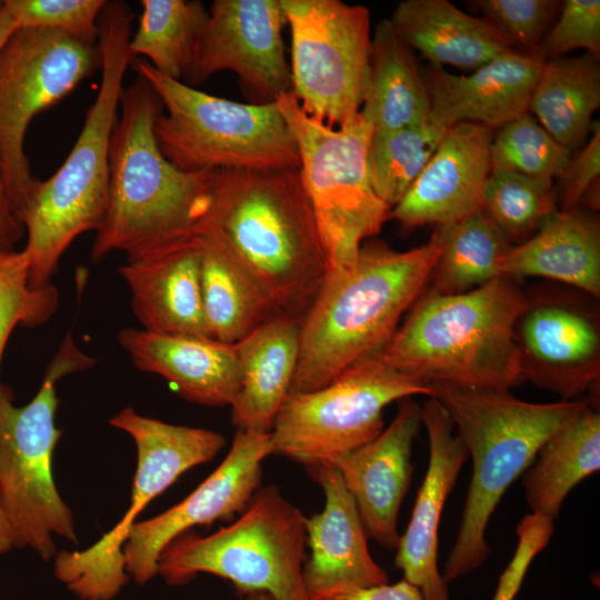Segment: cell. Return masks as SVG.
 Here are the masks:
<instances>
[{
    "mask_svg": "<svg viewBox=\"0 0 600 600\" xmlns=\"http://www.w3.org/2000/svg\"><path fill=\"white\" fill-rule=\"evenodd\" d=\"M137 73V72H136ZM109 153L108 207L91 259L143 254L199 234L220 170L184 171L161 152L154 126L162 101L140 73L123 87Z\"/></svg>",
    "mask_w": 600,
    "mask_h": 600,
    "instance_id": "obj_1",
    "label": "cell"
},
{
    "mask_svg": "<svg viewBox=\"0 0 600 600\" xmlns=\"http://www.w3.org/2000/svg\"><path fill=\"white\" fill-rule=\"evenodd\" d=\"M439 253L436 229L427 243L406 251L371 238L350 267L330 269L301 319L289 392L322 388L378 353L426 290Z\"/></svg>",
    "mask_w": 600,
    "mask_h": 600,
    "instance_id": "obj_2",
    "label": "cell"
},
{
    "mask_svg": "<svg viewBox=\"0 0 600 600\" xmlns=\"http://www.w3.org/2000/svg\"><path fill=\"white\" fill-rule=\"evenodd\" d=\"M204 229L223 239L280 316L303 318L329 260L299 168L220 170Z\"/></svg>",
    "mask_w": 600,
    "mask_h": 600,
    "instance_id": "obj_3",
    "label": "cell"
},
{
    "mask_svg": "<svg viewBox=\"0 0 600 600\" xmlns=\"http://www.w3.org/2000/svg\"><path fill=\"white\" fill-rule=\"evenodd\" d=\"M133 13L123 1H107L99 17L101 81L83 127L60 168L39 181L21 216L29 283L50 282L72 241L102 223L109 191V153L126 71Z\"/></svg>",
    "mask_w": 600,
    "mask_h": 600,
    "instance_id": "obj_4",
    "label": "cell"
},
{
    "mask_svg": "<svg viewBox=\"0 0 600 600\" xmlns=\"http://www.w3.org/2000/svg\"><path fill=\"white\" fill-rule=\"evenodd\" d=\"M524 304V291L503 277L462 293L423 291L372 358L429 387L509 390L522 382L514 324Z\"/></svg>",
    "mask_w": 600,
    "mask_h": 600,
    "instance_id": "obj_5",
    "label": "cell"
},
{
    "mask_svg": "<svg viewBox=\"0 0 600 600\" xmlns=\"http://www.w3.org/2000/svg\"><path fill=\"white\" fill-rule=\"evenodd\" d=\"M431 397L446 409L472 460V476L456 542L442 578L453 581L479 568L490 547L484 533L510 484L543 443L590 399L528 402L508 389L434 383Z\"/></svg>",
    "mask_w": 600,
    "mask_h": 600,
    "instance_id": "obj_6",
    "label": "cell"
},
{
    "mask_svg": "<svg viewBox=\"0 0 600 600\" xmlns=\"http://www.w3.org/2000/svg\"><path fill=\"white\" fill-rule=\"evenodd\" d=\"M94 362L69 332L29 403L17 407L12 391L4 384L0 388V510L12 547L30 548L44 561L58 553L53 536L78 543L72 512L52 474V456L61 436L54 424L56 384Z\"/></svg>",
    "mask_w": 600,
    "mask_h": 600,
    "instance_id": "obj_7",
    "label": "cell"
},
{
    "mask_svg": "<svg viewBox=\"0 0 600 600\" xmlns=\"http://www.w3.org/2000/svg\"><path fill=\"white\" fill-rule=\"evenodd\" d=\"M307 517L277 486L260 487L238 519L209 536L188 530L161 551L158 576L172 587L200 573L230 581L240 596L310 600L303 566Z\"/></svg>",
    "mask_w": 600,
    "mask_h": 600,
    "instance_id": "obj_8",
    "label": "cell"
},
{
    "mask_svg": "<svg viewBox=\"0 0 600 600\" xmlns=\"http://www.w3.org/2000/svg\"><path fill=\"white\" fill-rule=\"evenodd\" d=\"M132 67L159 94L163 110L154 136L163 156L184 171L299 168L294 137L277 102L241 103L200 91L158 72Z\"/></svg>",
    "mask_w": 600,
    "mask_h": 600,
    "instance_id": "obj_9",
    "label": "cell"
},
{
    "mask_svg": "<svg viewBox=\"0 0 600 600\" xmlns=\"http://www.w3.org/2000/svg\"><path fill=\"white\" fill-rule=\"evenodd\" d=\"M298 146L300 174L330 269L350 267L361 244L377 236L391 208L373 191L366 154L373 128L360 112L340 127L307 114L293 91L277 101Z\"/></svg>",
    "mask_w": 600,
    "mask_h": 600,
    "instance_id": "obj_10",
    "label": "cell"
},
{
    "mask_svg": "<svg viewBox=\"0 0 600 600\" xmlns=\"http://www.w3.org/2000/svg\"><path fill=\"white\" fill-rule=\"evenodd\" d=\"M109 423L128 433L137 448L131 503L122 519L84 550L60 551L54 577L81 600H113L130 581L123 546L138 514L180 476L212 460L226 438L204 428L171 424L127 407Z\"/></svg>",
    "mask_w": 600,
    "mask_h": 600,
    "instance_id": "obj_11",
    "label": "cell"
},
{
    "mask_svg": "<svg viewBox=\"0 0 600 600\" xmlns=\"http://www.w3.org/2000/svg\"><path fill=\"white\" fill-rule=\"evenodd\" d=\"M432 394L431 387L370 357L322 388L289 392L273 421L272 454L304 467L332 462L374 439L394 401Z\"/></svg>",
    "mask_w": 600,
    "mask_h": 600,
    "instance_id": "obj_12",
    "label": "cell"
},
{
    "mask_svg": "<svg viewBox=\"0 0 600 600\" xmlns=\"http://www.w3.org/2000/svg\"><path fill=\"white\" fill-rule=\"evenodd\" d=\"M101 68L98 44L59 31L18 28L0 50V169L20 221L39 180L24 152L32 119Z\"/></svg>",
    "mask_w": 600,
    "mask_h": 600,
    "instance_id": "obj_13",
    "label": "cell"
},
{
    "mask_svg": "<svg viewBox=\"0 0 600 600\" xmlns=\"http://www.w3.org/2000/svg\"><path fill=\"white\" fill-rule=\"evenodd\" d=\"M291 33L292 91L302 110L340 127L361 110L368 87L370 12L340 0H280Z\"/></svg>",
    "mask_w": 600,
    "mask_h": 600,
    "instance_id": "obj_14",
    "label": "cell"
},
{
    "mask_svg": "<svg viewBox=\"0 0 600 600\" xmlns=\"http://www.w3.org/2000/svg\"><path fill=\"white\" fill-rule=\"evenodd\" d=\"M524 293L526 304L514 324L522 382L561 400L598 389L599 299L563 284H539Z\"/></svg>",
    "mask_w": 600,
    "mask_h": 600,
    "instance_id": "obj_15",
    "label": "cell"
},
{
    "mask_svg": "<svg viewBox=\"0 0 600 600\" xmlns=\"http://www.w3.org/2000/svg\"><path fill=\"white\" fill-rule=\"evenodd\" d=\"M272 454L269 433L237 430L216 470L182 501L137 521L123 546L124 570L140 586L158 576V558L179 534L240 514L261 487L262 462Z\"/></svg>",
    "mask_w": 600,
    "mask_h": 600,
    "instance_id": "obj_16",
    "label": "cell"
},
{
    "mask_svg": "<svg viewBox=\"0 0 600 600\" xmlns=\"http://www.w3.org/2000/svg\"><path fill=\"white\" fill-rule=\"evenodd\" d=\"M283 22L280 0H214L187 84L228 70L238 76L254 103L276 102L292 91Z\"/></svg>",
    "mask_w": 600,
    "mask_h": 600,
    "instance_id": "obj_17",
    "label": "cell"
},
{
    "mask_svg": "<svg viewBox=\"0 0 600 600\" xmlns=\"http://www.w3.org/2000/svg\"><path fill=\"white\" fill-rule=\"evenodd\" d=\"M304 468L324 494L322 511L307 518L310 556L303 566V581L310 600L389 583L387 572L370 554L357 504L338 469L331 462Z\"/></svg>",
    "mask_w": 600,
    "mask_h": 600,
    "instance_id": "obj_18",
    "label": "cell"
},
{
    "mask_svg": "<svg viewBox=\"0 0 600 600\" xmlns=\"http://www.w3.org/2000/svg\"><path fill=\"white\" fill-rule=\"evenodd\" d=\"M492 139L493 130L478 123L451 127L389 219L406 230L437 228L482 210Z\"/></svg>",
    "mask_w": 600,
    "mask_h": 600,
    "instance_id": "obj_19",
    "label": "cell"
},
{
    "mask_svg": "<svg viewBox=\"0 0 600 600\" xmlns=\"http://www.w3.org/2000/svg\"><path fill=\"white\" fill-rule=\"evenodd\" d=\"M421 420L428 436L429 464L409 524L399 538L394 563L424 600H449L447 582L438 568V529L444 502L469 453L434 397L422 403Z\"/></svg>",
    "mask_w": 600,
    "mask_h": 600,
    "instance_id": "obj_20",
    "label": "cell"
},
{
    "mask_svg": "<svg viewBox=\"0 0 600 600\" xmlns=\"http://www.w3.org/2000/svg\"><path fill=\"white\" fill-rule=\"evenodd\" d=\"M422 426L421 406L400 400L391 423L368 443L331 463L352 496L367 534L397 550V521L412 473L411 449Z\"/></svg>",
    "mask_w": 600,
    "mask_h": 600,
    "instance_id": "obj_21",
    "label": "cell"
},
{
    "mask_svg": "<svg viewBox=\"0 0 600 600\" xmlns=\"http://www.w3.org/2000/svg\"><path fill=\"white\" fill-rule=\"evenodd\" d=\"M544 62L538 52L514 49L470 76H456L430 63L422 70L430 97L429 120L447 130L461 122L500 129L528 112Z\"/></svg>",
    "mask_w": 600,
    "mask_h": 600,
    "instance_id": "obj_22",
    "label": "cell"
},
{
    "mask_svg": "<svg viewBox=\"0 0 600 600\" xmlns=\"http://www.w3.org/2000/svg\"><path fill=\"white\" fill-rule=\"evenodd\" d=\"M200 263L199 234L127 257L119 273L143 330L210 338L202 309Z\"/></svg>",
    "mask_w": 600,
    "mask_h": 600,
    "instance_id": "obj_23",
    "label": "cell"
},
{
    "mask_svg": "<svg viewBox=\"0 0 600 600\" xmlns=\"http://www.w3.org/2000/svg\"><path fill=\"white\" fill-rule=\"evenodd\" d=\"M118 338L137 369L161 376L183 399L206 407L233 403L240 389L234 344L134 328Z\"/></svg>",
    "mask_w": 600,
    "mask_h": 600,
    "instance_id": "obj_24",
    "label": "cell"
},
{
    "mask_svg": "<svg viewBox=\"0 0 600 600\" xmlns=\"http://www.w3.org/2000/svg\"><path fill=\"white\" fill-rule=\"evenodd\" d=\"M500 276L537 277L600 298V224L591 212L558 210L526 241L503 256Z\"/></svg>",
    "mask_w": 600,
    "mask_h": 600,
    "instance_id": "obj_25",
    "label": "cell"
},
{
    "mask_svg": "<svg viewBox=\"0 0 600 600\" xmlns=\"http://www.w3.org/2000/svg\"><path fill=\"white\" fill-rule=\"evenodd\" d=\"M300 326L301 319L277 316L234 343L240 389L230 407L238 430L270 433L297 369Z\"/></svg>",
    "mask_w": 600,
    "mask_h": 600,
    "instance_id": "obj_26",
    "label": "cell"
},
{
    "mask_svg": "<svg viewBox=\"0 0 600 600\" xmlns=\"http://www.w3.org/2000/svg\"><path fill=\"white\" fill-rule=\"evenodd\" d=\"M400 37L431 64L477 70L514 44L483 18L448 0H404L390 19Z\"/></svg>",
    "mask_w": 600,
    "mask_h": 600,
    "instance_id": "obj_27",
    "label": "cell"
},
{
    "mask_svg": "<svg viewBox=\"0 0 600 600\" xmlns=\"http://www.w3.org/2000/svg\"><path fill=\"white\" fill-rule=\"evenodd\" d=\"M199 241L202 309L210 338L234 344L280 316L214 230L204 229Z\"/></svg>",
    "mask_w": 600,
    "mask_h": 600,
    "instance_id": "obj_28",
    "label": "cell"
},
{
    "mask_svg": "<svg viewBox=\"0 0 600 600\" xmlns=\"http://www.w3.org/2000/svg\"><path fill=\"white\" fill-rule=\"evenodd\" d=\"M373 131H390L429 120L430 97L414 52L390 19L371 36L366 98L360 110Z\"/></svg>",
    "mask_w": 600,
    "mask_h": 600,
    "instance_id": "obj_29",
    "label": "cell"
},
{
    "mask_svg": "<svg viewBox=\"0 0 600 600\" xmlns=\"http://www.w3.org/2000/svg\"><path fill=\"white\" fill-rule=\"evenodd\" d=\"M538 460L523 478L532 513L554 520L567 494L600 468V414L588 402L540 448Z\"/></svg>",
    "mask_w": 600,
    "mask_h": 600,
    "instance_id": "obj_30",
    "label": "cell"
},
{
    "mask_svg": "<svg viewBox=\"0 0 600 600\" xmlns=\"http://www.w3.org/2000/svg\"><path fill=\"white\" fill-rule=\"evenodd\" d=\"M599 59L589 53L546 60L532 90L528 111L561 146L581 147L600 106Z\"/></svg>",
    "mask_w": 600,
    "mask_h": 600,
    "instance_id": "obj_31",
    "label": "cell"
},
{
    "mask_svg": "<svg viewBox=\"0 0 600 600\" xmlns=\"http://www.w3.org/2000/svg\"><path fill=\"white\" fill-rule=\"evenodd\" d=\"M434 229L440 253L424 292L462 293L501 277L500 262L511 244L483 210Z\"/></svg>",
    "mask_w": 600,
    "mask_h": 600,
    "instance_id": "obj_32",
    "label": "cell"
},
{
    "mask_svg": "<svg viewBox=\"0 0 600 600\" xmlns=\"http://www.w3.org/2000/svg\"><path fill=\"white\" fill-rule=\"evenodd\" d=\"M140 4L139 24L129 42L131 54L147 57L161 74L188 82L209 12L199 1L142 0Z\"/></svg>",
    "mask_w": 600,
    "mask_h": 600,
    "instance_id": "obj_33",
    "label": "cell"
},
{
    "mask_svg": "<svg viewBox=\"0 0 600 600\" xmlns=\"http://www.w3.org/2000/svg\"><path fill=\"white\" fill-rule=\"evenodd\" d=\"M448 130L427 120L397 130L373 131L366 167L374 193L393 208L419 177Z\"/></svg>",
    "mask_w": 600,
    "mask_h": 600,
    "instance_id": "obj_34",
    "label": "cell"
},
{
    "mask_svg": "<svg viewBox=\"0 0 600 600\" xmlns=\"http://www.w3.org/2000/svg\"><path fill=\"white\" fill-rule=\"evenodd\" d=\"M553 180L496 169L482 189V210L511 246L531 238L557 209Z\"/></svg>",
    "mask_w": 600,
    "mask_h": 600,
    "instance_id": "obj_35",
    "label": "cell"
},
{
    "mask_svg": "<svg viewBox=\"0 0 600 600\" xmlns=\"http://www.w3.org/2000/svg\"><path fill=\"white\" fill-rule=\"evenodd\" d=\"M572 152L526 112L501 127L492 139L491 170L502 169L553 180L562 174Z\"/></svg>",
    "mask_w": 600,
    "mask_h": 600,
    "instance_id": "obj_36",
    "label": "cell"
},
{
    "mask_svg": "<svg viewBox=\"0 0 600 600\" xmlns=\"http://www.w3.org/2000/svg\"><path fill=\"white\" fill-rule=\"evenodd\" d=\"M58 302L53 284L30 286L29 260L23 250L0 251V364L13 329L43 324L56 312Z\"/></svg>",
    "mask_w": 600,
    "mask_h": 600,
    "instance_id": "obj_37",
    "label": "cell"
},
{
    "mask_svg": "<svg viewBox=\"0 0 600 600\" xmlns=\"http://www.w3.org/2000/svg\"><path fill=\"white\" fill-rule=\"evenodd\" d=\"M106 0H4L19 28L59 31L88 44H98L99 17Z\"/></svg>",
    "mask_w": 600,
    "mask_h": 600,
    "instance_id": "obj_38",
    "label": "cell"
},
{
    "mask_svg": "<svg viewBox=\"0 0 600 600\" xmlns=\"http://www.w3.org/2000/svg\"><path fill=\"white\" fill-rule=\"evenodd\" d=\"M472 7L514 47L537 52L561 3L557 0H473Z\"/></svg>",
    "mask_w": 600,
    "mask_h": 600,
    "instance_id": "obj_39",
    "label": "cell"
},
{
    "mask_svg": "<svg viewBox=\"0 0 600 600\" xmlns=\"http://www.w3.org/2000/svg\"><path fill=\"white\" fill-rule=\"evenodd\" d=\"M560 16L541 40L537 52L546 60L574 50L600 57V1L566 0Z\"/></svg>",
    "mask_w": 600,
    "mask_h": 600,
    "instance_id": "obj_40",
    "label": "cell"
},
{
    "mask_svg": "<svg viewBox=\"0 0 600 600\" xmlns=\"http://www.w3.org/2000/svg\"><path fill=\"white\" fill-rule=\"evenodd\" d=\"M592 137L572 156L560 179V210L577 208L580 203L591 210L599 209L600 126L591 124Z\"/></svg>",
    "mask_w": 600,
    "mask_h": 600,
    "instance_id": "obj_41",
    "label": "cell"
},
{
    "mask_svg": "<svg viewBox=\"0 0 600 600\" xmlns=\"http://www.w3.org/2000/svg\"><path fill=\"white\" fill-rule=\"evenodd\" d=\"M516 532L519 538L517 550L500 577L492 600H513L530 562L549 542L553 533V520L542 514L531 513L520 521Z\"/></svg>",
    "mask_w": 600,
    "mask_h": 600,
    "instance_id": "obj_42",
    "label": "cell"
},
{
    "mask_svg": "<svg viewBox=\"0 0 600 600\" xmlns=\"http://www.w3.org/2000/svg\"><path fill=\"white\" fill-rule=\"evenodd\" d=\"M319 600H424L421 592L404 579L390 584L353 588L336 592Z\"/></svg>",
    "mask_w": 600,
    "mask_h": 600,
    "instance_id": "obj_43",
    "label": "cell"
},
{
    "mask_svg": "<svg viewBox=\"0 0 600 600\" xmlns=\"http://www.w3.org/2000/svg\"><path fill=\"white\" fill-rule=\"evenodd\" d=\"M26 229L9 199L0 169V251L16 250Z\"/></svg>",
    "mask_w": 600,
    "mask_h": 600,
    "instance_id": "obj_44",
    "label": "cell"
},
{
    "mask_svg": "<svg viewBox=\"0 0 600 600\" xmlns=\"http://www.w3.org/2000/svg\"><path fill=\"white\" fill-rule=\"evenodd\" d=\"M18 24L7 10L3 1H0V50L9 37L18 29Z\"/></svg>",
    "mask_w": 600,
    "mask_h": 600,
    "instance_id": "obj_45",
    "label": "cell"
},
{
    "mask_svg": "<svg viewBox=\"0 0 600 600\" xmlns=\"http://www.w3.org/2000/svg\"><path fill=\"white\" fill-rule=\"evenodd\" d=\"M12 548L10 532L0 510V554L8 552Z\"/></svg>",
    "mask_w": 600,
    "mask_h": 600,
    "instance_id": "obj_46",
    "label": "cell"
},
{
    "mask_svg": "<svg viewBox=\"0 0 600 600\" xmlns=\"http://www.w3.org/2000/svg\"><path fill=\"white\" fill-rule=\"evenodd\" d=\"M244 600H273V598L266 592H252L244 596Z\"/></svg>",
    "mask_w": 600,
    "mask_h": 600,
    "instance_id": "obj_47",
    "label": "cell"
}]
</instances>
